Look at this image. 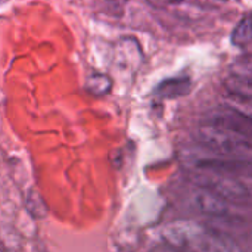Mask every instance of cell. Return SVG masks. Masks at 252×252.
<instances>
[{"label":"cell","instance_id":"obj_5","mask_svg":"<svg viewBox=\"0 0 252 252\" xmlns=\"http://www.w3.org/2000/svg\"><path fill=\"white\" fill-rule=\"evenodd\" d=\"M202 123L251 137L252 124L250 117L244 115L241 111L230 108V106H217L211 109L210 112H207Z\"/></svg>","mask_w":252,"mask_h":252},{"label":"cell","instance_id":"obj_7","mask_svg":"<svg viewBox=\"0 0 252 252\" xmlns=\"http://www.w3.org/2000/svg\"><path fill=\"white\" fill-rule=\"evenodd\" d=\"M158 7H164L173 15L179 18H189V19H199L204 16L205 7L201 3H155Z\"/></svg>","mask_w":252,"mask_h":252},{"label":"cell","instance_id":"obj_6","mask_svg":"<svg viewBox=\"0 0 252 252\" xmlns=\"http://www.w3.org/2000/svg\"><path fill=\"white\" fill-rule=\"evenodd\" d=\"M224 89L227 92V96L235 97V99H238L241 102H245V103L251 102V78L230 74L224 80Z\"/></svg>","mask_w":252,"mask_h":252},{"label":"cell","instance_id":"obj_1","mask_svg":"<svg viewBox=\"0 0 252 252\" xmlns=\"http://www.w3.org/2000/svg\"><path fill=\"white\" fill-rule=\"evenodd\" d=\"M164 247L174 252H242L241 245L227 233L214 230L193 220H177L161 232Z\"/></svg>","mask_w":252,"mask_h":252},{"label":"cell","instance_id":"obj_3","mask_svg":"<svg viewBox=\"0 0 252 252\" xmlns=\"http://www.w3.org/2000/svg\"><path fill=\"white\" fill-rule=\"evenodd\" d=\"M198 139L199 142L213 152L216 157L227 158V159H238V161H248L251 162V137L227 131L219 127H213L207 123L199 124L198 127Z\"/></svg>","mask_w":252,"mask_h":252},{"label":"cell","instance_id":"obj_10","mask_svg":"<svg viewBox=\"0 0 252 252\" xmlns=\"http://www.w3.org/2000/svg\"><path fill=\"white\" fill-rule=\"evenodd\" d=\"M27 207L31 211V214L35 216V217H44L46 216L47 208H46V205L43 202V198L38 193H35V192H31L28 195V198H27Z\"/></svg>","mask_w":252,"mask_h":252},{"label":"cell","instance_id":"obj_12","mask_svg":"<svg viewBox=\"0 0 252 252\" xmlns=\"http://www.w3.org/2000/svg\"><path fill=\"white\" fill-rule=\"evenodd\" d=\"M123 252H133V251H123Z\"/></svg>","mask_w":252,"mask_h":252},{"label":"cell","instance_id":"obj_2","mask_svg":"<svg viewBox=\"0 0 252 252\" xmlns=\"http://www.w3.org/2000/svg\"><path fill=\"white\" fill-rule=\"evenodd\" d=\"M190 182L193 186L208 190L235 205H248L251 201L250 185L244 182L242 174L233 171L193 168Z\"/></svg>","mask_w":252,"mask_h":252},{"label":"cell","instance_id":"obj_8","mask_svg":"<svg viewBox=\"0 0 252 252\" xmlns=\"http://www.w3.org/2000/svg\"><path fill=\"white\" fill-rule=\"evenodd\" d=\"M251 24L252 15L247 13L233 28L232 31V44L239 49H247L251 44Z\"/></svg>","mask_w":252,"mask_h":252},{"label":"cell","instance_id":"obj_9","mask_svg":"<svg viewBox=\"0 0 252 252\" xmlns=\"http://www.w3.org/2000/svg\"><path fill=\"white\" fill-rule=\"evenodd\" d=\"M112 89V81L106 74L93 72L86 80V90L94 96H105Z\"/></svg>","mask_w":252,"mask_h":252},{"label":"cell","instance_id":"obj_4","mask_svg":"<svg viewBox=\"0 0 252 252\" xmlns=\"http://www.w3.org/2000/svg\"><path fill=\"white\" fill-rule=\"evenodd\" d=\"M189 202L195 211L211 219H224V220H239L242 219L241 205H235L208 190L196 188L190 190Z\"/></svg>","mask_w":252,"mask_h":252},{"label":"cell","instance_id":"obj_11","mask_svg":"<svg viewBox=\"0 0 252 252\" xmlns=\"http://www.w3.org/2000/svg\"><path fill=\"white\" fill-rule=\"evenodd\" d=\"M155 252H174L173 250H170V248H167V247H162V248H158Z\"/></svg>","mask_w":252,"mask_h":252}]
</instances>
